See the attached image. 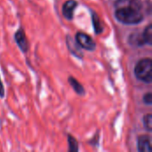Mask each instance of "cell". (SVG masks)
Instances as JSON below:
<instances>
[{"instance_id":"15","label":"cell","mask_w":152,"mask_h":152,"mask_svg":"<svg viewBox=\"0 0 152 152\" xmlns=\"http://www.w3.org/2000/svg\"><path fill=\"white\" fill-rule=\"evenodd\" d=\"M4 87L0 77V98H4Z\"/></svg>"},{"instance_id":"10","label":"cell","mask_w":152,"mask_h":152,"mask_svg":"<svg viewBox=\"0 0 152 152\" xmlns=\"http://www.w3.org/2000/svg\"><path fill=\"white\" fill-rule=\"evenodd\" d=\"M92 22H93V27L94 29V33L96 35H99L101 33H102L103 31V25L101 21V19L99 17V15L95 12L92 11Z\"/></svg>"},{"instance_id":"8","label":"cell","mask_w":152,"mask_h":152,"mask_svg":"<svg viewBox=\"0 0 152 152\" xmlns=\"http://www.w3.org/2000/svg\"><path fill=\"white\" fill-rule=\"evenodd\" d=\"M128 44L132 46L141 47L145 45V42L142 37V34L138 32H134L128 37Z\"/></svg>"},{"instance_id":"12","label":"cell","mask_w":152,"mask_h":152,"mask_svg":"<svg viewBox=\"0 0 152 152\" xmlns=\"http://www.w3.org/2000/svg\"><path fill=\"white\" fill-rule=\"evenodd\" d=\"M68 137V144H69V152H77L79 151L78 142L75 137H73L70 134H67Z\"/></svg>"},{"instance_id":"1","label":"cell","mask_w":152,"mask_h":152,"mask_svg":"<svg viewBox=\"0 0 152 152\" xmlns=\"http://www.w3.org/2000/svg\"><path fill=\"white\" fill-rule=\"evenodd\" d=\"M115 7V18L125 25H136L144 20L141 0H117Z\"/></svg>"},{"instance_id":"9","label":"cell","mask_w":152,"mask_h":152,"mask_svg":"<svg viewBox=\"0 0 152 152\" xmlns=\"http://www.w3.org/2000/svg\"><path fill=\"white\" fill-rule=\"evenodd\" d=\"M68 81L69 83V85L71 86V87L73 88V90L78 94V95H85L86 94V90L83 86L82 84H80L74 77H69Z\"/></svg>"},{"instance_id":"4","label":"cell","mask_w":152,"mask_h":152,"mask_svg":"<svg viewBox=\"0 0 152 152\" xmlns=\"http://www.w3.org/2000/svg\"><path fill=\"white\" fill-rule=\"evenodd\" d=\"M66 45L69 53L74 55L76 58L82 60L84 58V53L82 52V48L79 46V45L77 43L76 40L73 39V37L69 35L66 36Z\"/></svg>"},{"instance_id":"2","label":"cell","mask_w":152,"mask_h":152,"mask_svg":"<svg viewBox=\"0 0 152 152\" xmlns=\"http://www.w3.org/2000/svg\"><path fill=\"white\" fill-rule=\"evenodd\" d=\"M134 75L137 79L147 84L152 82V60L143 58L140 60L134 68Z\"/></svg>"},{"instance_id":"3","label":"cell","mask_w":152,"mask_h":152,"mask_svg":"<svg viewBox=\"0 0 152 152\" xmlns=\"http://www.w3.org/2000/svg\"><path fill=\"white\" fill-rule=\"evenodd\" d=\"M75 40L79 45V46L81 48L85 49V50L93 52V51H94L96 49V43L86 33H84V32H81V31L77 32L76 34Z\"/></svg>"},{"instance_id":"14","label":"cell","mask_w":152,"mask_h":152,"mask_svg":"<svg viewBox=\"0 0 152 152\" xmlns=\"http://www.w3.org/2000/svg\"><path fill=\"white\" fill-rule=\"evenodd\" d=\"M142 100H143V102L145 103V104H147V105H151L152 104V94L151 92H149V93H147V94H145L144 95H143V98H142Z\"/></svg>"},{"instance_id":"11","label":"cell","mask_w":152,"mask_h":152,"mask_svg":"<svg viewBox=\"0 0 152 152\" xmlns=\"http://www.w3.org/2000/svg\"><path fill=\"white\" fill-rule=\"evenodd\" d=\"M142 37H143V40L145 42V44L149 45H152V25L151 24H149L145 28H144V31L142 33Z\"/></svg>"},{"instance_id":"5","label":"cell","mask_w":152,"mask_h":152,"mask_svg":"<svg viewBox=\"0 0 152 152\" xmlns=\"http://www.w3.org/2000/svg\"><path fill=\"white\" fill-rule=\"evenodd\" d=\"M14 40L15 43L17 44L18 47L22 53H27L28 51L29 45H28V41L26 37L25 30L22 28H20L14 34Z\"/></svg>"},{"instance_id":"13","label":"cell","mask_w":152,"mask_h":152,"mask_svg":"<svg viewBox=\"0 0 152 152\" xmlns=\"http://www.w3.org/2000/svg\"><path fill=\"white\" fill-rule=\"evenodd\" d=\"M143 126L148 132L152 131V115L151 113L143 117Z\"/></svg>"},{"instance_id":"7","label":"cell","mask_w":152,"mask_h":152,"mask_svg":"<svg viewBox=\"0 0 152 152\" xmlns=\"http://www.w3.org/2000/svg\"><path fill=\"white\" fill-rule=\"evenodd\" d=\"M137 150L140 152H151V139L149 135H140L137 138Z\"/></svg>"},{"instance_id":"6","label":"cell","mask_w":152,"mask_h":152,"mask_svg":"<svg viewBox=\"0 0 152 152\" xmlns=\"http://www.w3.org/2000/svg\"><path fill=\"white\" fill-rule=\"evenodd\" d=\"M77 7V2L76 0H67L62 5L63 17L68 20H72Z\"/></svg>"}]
</instances>
